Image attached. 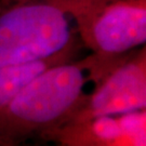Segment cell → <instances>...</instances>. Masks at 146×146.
Returning <instances> with one entry per match:
<instances>
[{"label": "cell", "instance_id": "7a4b0ae2", "mask_svg": "<svg viewBox=\"0 0 146 146\" xmlns=\"http://www.w3.org/2000/svg\"><path fill=\"white\" fill-rule=\"evenodd\" d=\"M81 42L67 12L43 0L0 11V67L46 60Z\"/></svg>", "mask_w": 146, "mask_h": 146}, {"label": "cell", "instance_id": "5b68a950", "mask_svg": "<svg viewBox=\"0 0 146 146\" xmlns=\"http://www.w3.org/2000/svg\"><path fill=\"white\" fill-rule=\"evenodd\" d=\"M58 146H146V110L61 123L41 143Z\"/></svg>", "mask_w": 146, "mask_h": 146}, {"label": "cell", "instance_id": "ba28073f", "mask_svg": "<svg viewBox=\"0 0 146 146\" xmlns=\"http://www.w3.org/2000/svg\"><path fill=\"white\" fill-rule=\"evenodd\" d=\"M9 5H10V1L9 0H0V11L3 10Z\"/></svg>", "mask_w": 146, "mask_h": 146}, {"label": "cell", "instance_id": "3957f363", "mask_svg": "<svg viewBox=\"0 0 146 146\" xmlns=\"http://www.w3.org/2000/svg\"><path fill=\"white\" fill-rule=\"evenodd\" d=\"M82 46L114 56L145 46L146 0H63Z\"/></svg>", "mask_w": 146, "mask_h": 146}, {"label": "cell", "instance_id": "277c9868", "mask_svg": "<svg viewBox=\"0 0 146 146\" xmlns=\"http://www.w3.org/2000/svg\"><path fill=\"white\" fill-rule=\"evenodd\" d=\"M140 110H146L145 46L111 58L91 90L61 123Z\"/></svg>", "mask_w": 146, "mask_h": 146}, {"label": "cell", "instance_id": "6da1fadb", "mask_svg": "<svg viewBox=\"0 0 146 146\" xmlns=\"http://www.w3.org/2000/svg\"><path fill=\"white\" fill-rule=\"evenodd\" d=\"M91 53L37 75L0 108V146H38L91 90L108 62Z\"/></svg>", "mask_w": 146, "mask_h": 146}, {"label": "cell", "instance_id": "8992f818", "mask_svg": "<svg viewBox=\"0 0 146 146\" xmlns=\"http://www.w3.org/2000/svg\"><path fill=\"white\" fill-rule=\"evenodd\" d=\"M82 46L81 42L74 44L63 52L37 62L10 65L0 67V108L9 103L37 75L61 63L76 60Z\"/></svg>", "mask_w": 146, "mask_h": 146}, {"label": "cell", "instance_id": "52a82bcc", "mask_svg": "<svg viewBox=\"0 0 146 146\" xmlns=\"http://www.w3.org/2000/svg\"><path fill=\"white\" fill-rule=\"evenodd\" d=\"M23 1H27V0H10V5L17 3V2H23ZM43 1H48V2H51V3H58V2L63 1V0H43Z\"/></svg>", "mask_w": 146, "mask_h": 146}]
</instances>
